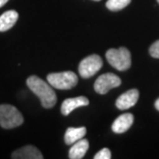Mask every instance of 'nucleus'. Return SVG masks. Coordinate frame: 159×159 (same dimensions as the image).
<instances>
[{
  "instance_id": "1",
  "label": "nucleus",
  "mask_w": 159,
  "mask_h": 159,
  "mask_svg": "<svg viewBox=\"0 0 159 159\" xmlns=\"http://www.w3.org/2000/svg\"><path fill=\"white\" fill-rule=\"evenodd\" d=\"M26 84L28 88L39 98L41 106L46 109H51L57 102V96L55 91L52 89V86L44 82L43 80L36 77V75H31L27 79Z\"/></svg>"
},
{
  "instance_id": "4",
  "label": "nucleus",
  "mask_w": 159,
  "mask_h": 159,
  "mask_svg": "<svg viewBox=\"0 0 159 159\" xmlns=\"http://www.w3.org/2000/svg\"><path fill=\"white\" fill-rule=\"evenodd\" d=\"M47 80L53 88L60 90H68L78 84V75L74 71L53 72L48 75Z\"/></svg>"
},
{
  "instance_id": "5",
  "label": "nucleus",
  "mask_w": 159,
  "mask_h": 159,
  "mask_svg": "<svg viewBox=\"0 0 159 159\" xmlns=\"http://www.w3.org/2000/svg\"><path fill=\"white\" fill-rule=\"evenodd\" d=\"M102 67V59L100 56L93 54L83 59L79 65V74L83 79H89L100 70Z\"/></svg>"
},
{
  "instance_id": "16",
  "label": "nucleus",
  "mask_w": 159,
  "mask_h": 159,
  "mask_svg": "<svg viewBox=\"0 0 159 159\" xmlns=\"http://www.w3.org/2000/svg\"><path fill=\"white\" fill-rule=\"evenodd\" d=\"M149 52H150V55L153 57V58H158L159 59V40L155 41L154 43H152V46L149 49Z\"/></svg>"
},
{
  "instance_id": "14",
  "label": "nucleus",
  "mask_w": 159,
  "mask_h": 159,
  "mask_svg": "<svg viewBox=\"0 0 159 159\" xmlns=\"http://www.w3.org/2000/svg\"><path fill=\"white\" fill-rule=\"evenodd\" d=\"M130 2L131 0H107V7L112 11H118L125 8Z\"/></svg>"
},
{
  "instance_id": "15",
  "label": "nucleus",
  "mask_w": 159,
  "mask_h": 159,
  "mask_svg": "<svg viewBox=\"0 0 159 159\" xmlns=\"http://www.w3.org/2000/svg\"><path fill=\"white\" fill-rule=\"evenodd\" d=\"M112 157L111 151L107 148L101 149L99 152H97L96 155H94V159H110Z\"/></svg>"
},
{
  "instance_id": "10",
  "label": "nucleus",
  "mask_w": 159,
  "mask_h": 159,
  "mask_svg": "<svg viewBox=\"0 0 159 159\" xmlns=\"http://www.w3.org/2000/svg\"><path fill=\"white\" fill-rule=\"evenodd\" d=\"M133 121H134V117H133L132 114H123L114 121L112 125L113 131L115 133H123L127 131L133 124Z\"/></svg>"
},
{
  "instance_id": "13",
  "label": "nucleus",
  "mask_w": 159,
  "mask_h": 159,
  "mask_svg": "<svg viewBox=\"0 0 159 159\" xmlns=\"http://www.w3.org/2000/svg\"><path fill=\"white\" fill-rule=\"evenodd\" d=\"M87 132L86 127H69L66 129L64 135V142L66 145H72L79 139H83Z\"/></svg>"
},
{
  "instance_id": "8",
  "label": "nucleus",
  "mask_w": 159,
  "mask_h": 159,
  "mask_svg": "<svg viewBox=\"0 0 159 159\" xmlns=\"http://www.w3.org/2000/svg\"><path fill=\"white\" fill-rule=\"evenodd\" d=\"M89 104V100L85 96H78L74 98H67L61 104V113L62 115L68 116L72 111L81 107H86Z\"/></svg>"
},
{
  "instance_id": "3",
  "label": "nucleus",
  "mask_w": 159,
  "mask_h": 159,
  "mask_svg": "<svg viewBox=\"0 0 159 159\" xmlns=\"http://www.w3.org/2000/svg\"><path fill=\"white\" fill-rule=\"evenodd\" d=\"M106 56L110 64L117 70L125 71L131 66V55L126 48L110 49Z\"/></svg>"
},
{
  "instance_id": "11",
  "label": "nucleus",
  "mask_w": 159,
  "mask_h": 159,
  "mask_svg": "<svg viewBox=\"0 0 159 159\" xmlns=\"http://www.w3.org/2000/svg\"><path fill=\"white\" fill-rule=\"evenodd\" d=\"M88 149L89 142L85 139H81L75 144H72V147L69 149L68 157L70 159H82L87 153Z\"/></svg>"
},
{
  "instance_id": "7",
  "label": "nucleus",
  "mask_w": 159,
  "mask_h": 159,
  "mask_svg": "<svg viewBox=\"0 0 159 159\" xmlns=\"http://www.w3.org/2000/svg\"><path fill=\"white\" fill-rule=\"evenodd\" d=\"M139 97V92L138 89H130L118 97V99L116 100V107L121 111H125L134 106L138 102Z\"/></svg>"
},
{
  "instance_id": "12",
  "label": "nucleus",
  "mask_w": 159,
  "mask_h": 159,
  "mask_svg": "<svg viewBox=\"0 0 159 159\" xmlns=\"http://www.w3.org/2000/svg\"><path fill=\"white\" fill-rule=\"evenodd\" d=\"M19 19V14L16 11H7L0 16V32L9 30L15 26Z\"/></svg>"
},
{
  "instance_id": "6",
  "label": "nucleus",
  "mask_w": 159,
  "mask_h": 159,
  "mask_svg": "<svg viewBox=\"0 0 159 159\" xmlns=\"http://www.w3.org/2000/svg\"><path fill=\"white\" fill-rule=\"evenodd\" d=\"M121 85V79L114 74L101 75L94 83V90L98 94H106L111 89L119 87Z\"/></svg>"
},
{
  "instance_id": "18",
  "label": "nucleus",
  "mask_w": 159,
  "mask_h": 159,
  "mask_svg": "<svg viewBox=\"0 0 159 159\" xmlns=\"http://www.w3.org/2000/svg\"><path fill=\"white\" fill-rule=\"evenodd\" d=\"M155 107H156V110L159 111V98H158L156 101H155Z\"/></svg>"
},
{
  "instance_id": "2",
  "label": "nucleus",
  "mask_w": 159,
  "mask_h": 159,
  "mask_svg": "<svg viewBox=\"0 0 159 159\" xmlns=\"http://www.w3.org/2000/svg\"><path fill=\"white\" fill-rule=\"evenodd\" d=\"M23 115L11 104H0V126L4 129H11L22 125Z\"/></svg>"
},
{
  "instance_id": "19",
  "label": "nucleus",
  "mask_w": 159,
  "mask_h": 159,
  "mask_svg": "<svg viewBox=\"0 0 159 159\" xmlns=\"http://www.w3.org/2000/svg\"><path fill=\"white\" fill-rule=\"evenodd\" d=\"M94 1H100V0H94Z\"/></svg>"
},
{
  "instance_id": "20",
  "label": "nucleus",
  "mask_w": 159,
  "mask_h": 159,
  "mask_svg": "<svg viewBox=\"0 0 159 159\" xmlns=\"http://www.w3.org/2000/svg\"><path fill=\"white\" fill-rule=\"evenodd\" d=\"M157 2H158V3H159V0H157Z\"/></svg>"
},
{
  "instance_id": "17",
  "label": "nucleus",
  "mask_w": 159,
  "mask_h": 159,
  "mask_svg": "<svg viewBox=\"0 0 159 159\" xmlns=\"http://www.w3.org/2000/svg\"><path fill=\"white\" fill-rule=\"evenodd\" d=\"M7 2H8V0H0V7H2V6L6 4Z\"/></svg>"
},
{
  "instance_id": "9",
  "label": "nucleus",
  "mask_w": 159,
  "mask_h": 159,
  "mask_svg": "<svg viewBox=\"0 0 159 159\" xmlns=\"http://www.w3.org/2000/svg\"><path fill=\"white\" fill-rule=\"evenodd\" d=\"M11 158L17 159H43V156L41 152L34 146H25L17 151H15L11 155Z\"/></svg>"
}]
</instances>
